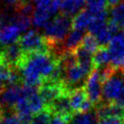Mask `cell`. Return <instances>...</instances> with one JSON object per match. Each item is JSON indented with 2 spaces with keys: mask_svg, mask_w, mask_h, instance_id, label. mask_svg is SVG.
I'll use <instances>...</instances> for the list:
<instances>
[{
  "mask_svg": "<svg viewBox=\"0 0 124 124\" xmlns=\"http://www.w3.org/2000/svg\"><path fill=\"white\" fill-rule=\"evenodd\" d=\"M111 62L110 65L116 70H124V33H118L108 45Z\"/></svg>",
  "mask_w": 124,
  "mask_h": 124,
  "instance_id": "cell-6",
  "label": "cell"
},
{
  "mask_svg": "<svg viewBox=\"0 0 124 124\" xmlns=\"http://www.w3.org/2000/svg\"><path fill=\"white\" fill-rule=\"evenodd\" d=\"M109 19L110 24H114L119 29L124 28V0L117 6L111 7L109 13Z\"/></svg>",
  "mask_w": 124,
  "mask_h": 124,
  "instance_id": "cell-17",
  "label": "cell"
},
{
  "mask_svg": "<svg viewBox=\"0 0 124 124\" xmlns=\"http://www.w3.org/2000/svg\"><path fill=\"white\" fill-rule=\"evenodd\" d=\"M99 45H99V43L97 41L96 37L94 35L89 34V35L84 36L81 46L83 47L84 49H86L87 51H89L90 53H92L93 54H94L98 51Z\"/></svg>",
  "mask_w": 124,
  "mask_h": 124,
  "instance_id": "cell-25",
  "label": "cell"
},
{
  "mask_svg": "<svg viewBox=\"0 0 124 124\" xmlns=\"http://www.w3.org/2000/svg\"><path fill=\"white\" fill-rule=\"evenodd\" d=\"M13 22L17 25V27L20 29L22 33L29 31V28L33 24L32 17L29 16H24V15L19 14L16 16H14Z\"/></svg>",
  "mask_w": 124,
  "mask_h": 124,
  "instance_id": "cell-21",
  "label": "cell"
},
{
  "mask_svg": "<svg viewBox=\"0 0 124 124\" xmlns=\"http://www.w3.org/2000/svg\"><path fill=\"white\" fill-rule=\"evenodd\" d=\"M70 119L66 117H63L62 115H58V114H53L50 124H69Z\"/></svg>",
  "mask_w": 124,
  "mask_h": 124,
  "instance_id": "cell-27",
  "label": "cell"
},
{
  "mask_svg": "<svg viewBox=\"0 0 124 124\" xmlns=\"http://www.w3.org/2000/svg\"><path fill=\"white\" fill-rule=\"evenodd\" d=\"M102 87L99 71L98 69H94L87 78L84 84L88 98L93 105L97 106L101 104V101L102 100Z\"/></svg>",
  "mask_w": 124,
  "mask_h": 124,
  "instance_id": "cell-7",
  "label": "cell"
},
{
  "mask_svg": "<svg viewBox=\"0 0 124 124\" xmlns=\"http://www.w3.org/2000/svg\"><path fill=\"white\" fill-rule=\"evenodd\" d=\"M121 73H122V75H123V77H124V70H122V71H121Z\"/></svg>",
  "mask_w": 124,
  "mask_h": 124,
  "instance_id": "cell-33",
  "label": "cell"
},
{
  "mask_svg": "<svg viewBox=\"0 0 124 124\" xmlns=\"http://www.w3.org/2000/svg\"><path fill=\"white\" fill-rule=\"evenodd\" d=\"M73 54L75 55L76 61L78 64L83 67L84 70L91 74V72L95 69L93 64V54L86 49H84L82 46H79L77 49L73 51Z\"/></svg>",
  "mask_w": 124,
  "mask_h": 124,
  "instance_id": "cell-14",
  "label": "cell"
},
{
  "mask_svg": "<svg viewBox=\"0 0 124 124\" xmlns=\"http://www.w3.org/2000/svg\"><path fill=\"white\" fill-rule=\"evenodd\" d=\"M2 118H3V115L0 116V124H2Z\"/></svg>",
  "mask_w": 124,
  "mask_h": 124,
  "instance_id": "cell-32",
  "label": "cell"
},
{
  "mask_svg": "<svg viewBox=\"0 0 124 124\" xmlns=\"http://www.w3.org/2000/svg\"><path fill=\"white\" fill-rule=\"evenodd\" d=\"M99 119L96 112H85V113L73 114L69 124H98Z\"/></svg>",
  "mask_w": 124,
  "mask_h": 124,
  "instance_id": "cell-20",
  "label": "cell"
},
{
  "mask_svg": "<svg viewBox=\"0 0 124 124\" xmlns=\"http://www.w3.org/2000/svg\"><path fill=\"white\" fill-rule=\"evenodd\" d=\"M93 15L88 10H83L81 13L75 16L72 20V28L76 30L84 32L88 30L90 24L93 21Z\"/></svg>",
  "mask_w": 124,
  "mask_h": 124,
  "instance_id": "cell-16",
  "label": "cell"
},
{
  "mask_svg": "<svg viewBox=\"0 0 124 124\" xmlns=\"http://www.w3.org/2000/svg\"><path fill=\"white\" fill-rule=\"evenodd\" d=\"M110 62H111V58H110V52L105 46L99 48L98 51L93 54V64L95 69H100L102 67L109 66Z\"/></svg>",
  "mask_w": 124,
  "mask_h": 124,
  "instance_id": "cell-19",
  "label": "cell"
},
{
  "mask_svg": "<svg viewBox=\"0 0 124 124\" xmlns=\"http://www.w3.org/2000/svg\"><path fill=\"white\" fill-rule=\"evenodd\" d=\"M59 60L48 52L24 54L16 69L24 85L39 88L51 79Z\"/></svg>",
  "mask_w": 124,
  "mask_h": 124,
  "instance_id": "cell-1",
  "label": "cell"
},
{
  "mask_svg": "<svg viewBox=\"0 0 124 124\" xmlns=\"http://www.w3.org/2000/svg\"><path fill=\"white\" fill-rule=\"evenodd\" d=\"M62 0H34L33 24L37 28H45L50 21L57 16Z\"/></svg>",
  "mask_w": 124,
  "mask_h": 124,
  "instance_id": "cell-2",
  "label": "cell"
},
{
  "mask_svg": "<svg viewBox=\"0 0 124 124\" xmlns=\"http://www.w3.org/2000/svg\"><path fill=\"white\" fill-rule=\"evenodd\" d=\"M2 124H23V122L19 120L16 114L7 112V114H3Z\"/></svg>",
  "mask_w": 124,
  "mask_h": 124,
  "instance_id": "cell-26",
  "label": "cell"
},
{
  "mask_svg": "<svg viewBox=\"0 0 124 124\" xmlns=\"http://www.w3.org/2000/svg\"><path fill=\"white\" fill-rule=\"evenodd\" d=\"M5 2L8 5H12V6H15V5L19 6L23 2V0H5Z\"/></svg>",
  "mask_w": 124,
  "mask_h": 124,
  "instance_id": "cell-29",
  "label": "cell"
},
{
  "mask_svg": "<svg viewBox=\"0 0 124 124\" xmlns=\"http://www.w3.org/2000/svg\"><path fill=\"white\" fill-rule=\"evenodd\" d=\"M72 20L71 17L64 15L55 16L44 28L45 37L47 42L60 43L65 40L67 35L72 31Z\"/></svg>",
  "mask_w": 124,
  "mask_h": 124,
  "instance_id": "cell-3",
  "label": "cell"
},
{
  "mask_svg": "<svg viewBox=\"0 0 124 124\" xmlns=\"http://www.w3.org/2000/svg\"><path fill=\"white\" fill-rule=\"evenodd\" d=\"M22 96V86L8 85L0 93V108L2 110L12 109L16 107L17 101Z\"/></svg>",
  "mask_w": 124,
  "mask_h": 124,
  "instance_id": "cell-9",
  "label": "cell"
},
{
  "mask_svg": "<svg viewBox=\"0 0 124 124\" xmlns=\"http://www.w3.org/2000/svg\"><path fill=\"white\" fill-rule=\"evenodd\" d=\"M122 30H123V33H124V28H123V29H122Z\"/></svg>",
  "mask_w": 124,
  "mask_h": 124,
  "instance_id": "cell-34",
  "label": "cell"
},
{
  "mask_svg": "<svg viewBox=\"0 0 124 124\" xmlns=\"http://www.w3.org/2000/svg\"><path fill=\"white\" fill-rule=\"evenodd\" d=\"M86 7V0H62L60 11L66 16H75Z\"/></svg>",
  "mask_w": 124,
  "mask_h": 124,
  "instance_id": "cell-13",
  "label": "cell"
},
{
  "mask_svg": "<svg viewBox=\"0 0 124 124\" xmlns=\"http://www.w3.org/2000/svg\"><path fill=\"white\" fill-rule=\"evenodd\" d=\"M107 6V0H86L87 10L92 14H97L106 10Z\"/></svg>",
  "mask_w": 124,
  "mask_h": 124,
  "instance_id": "cell-23",
  "label": "cell"
},
{
  "mask_svg": "<svg viewBox=\"0 0 124 124\" xmlns=\"http://www.w3.org/2000/svg\"><path fill=\"white\" fill-rule=\"evenodd\" d=\"M93 15V21L88 28V31H89V34L95 36L99 32H101L108 25L109 23L107 20L109 19V13L107 12V10H104L102 12Z\"/></svg>",
  "mask_w": 124,
  "mask_h": 124,
  "instance_id": "cell-15",
  "label": "cell"
},
{
  "mask_svg": "<svg viewBox=\"0 0 124 124\" xmlns=\"http://www.w3.org/2000/svg\"><path fill=\"white\" fill-rule=\"evenodd\" d=\"M114 34L112 33V31L109 27V24L106 27L103 28L101 32H99L95 37H96L97 41L99 43V45H101V47H104L110 44V40L112 39V37L114 36Z\"/></svg>",
  "mask_w": 124,
  "mask_h": 124,
  "instance_id": "cell-24",
  "label": "cell"
},
{
  "mask_svg": "<svg viewBox=\"0 0 124 124\" xmlns=\"http://www.w3.org/2000/svg\"><path fill=\"white\" fill-rule=\"evenodd\" d=\"M98 124H124V119L118 117H109L100 120Z\"/></svg>",
  "mask_w": 124,
  "mask_h": 124,
  "instance_id": "cell-28",
  "label": "cell"
},
{
  "mask_svg": "<svg viewBox=\"0 0 124 124\" xmlns=\"http://www.w3.org/2000/svg\"><path fill=\"white\" fill-rule=\"evenodd\" d=\"M108 2V6L113 7L115 6H117L118 4H120L121 2V0H107Z\"/></svg>",
  "mask_w": 124,
  "mask_h": 124,
  "instance_id": "cell-30",
  "label": "cell"
},
{
  "mask_svg": "<svg viewBox=\"0 0 124 124\" xmlns=\"http://www.w3.org/2000/svg\"><path fill=\"white\" fill-rule=\"evenodd\" d=\"M84 33L80 30L72 29V31L69 33V35H67L66 39L64 40V46L65 48L70 51L73 52L75 49H77L79 46L82 45L83 40L84 38Z\"/></svg>",
  "mask_w": 124,
  "mask_h": 124,
  "instance_id": "cell-18",
  "label": "cell"
},
{
  "mask_svg": "<svg viewBox=\"0 0 124 124\" xmlns=\"http://www.w3.org/2000/svg\"><path fill=\"white\" fill-rule=\"evenodd\" d=\"M24 52L20 47L19 44H13L6 46L2 52L0 53V61L4 64L10 68H17L18 63L23 58Z\"/></svg>",
  "mask_w": 124,
  "mask_h": 124,
  "instance_id": "cell-10",
  "label": "cell"
},
{
  "mask_svg": "<svg viewBox=\"0 0 124 124\" xmlns=\"http://www.w3.org/2000/svg\"><path fill=\"white\" fill-rule=\"evenodd\" d=\"M69 97L71 106L74 114L90 112L93 109V104L89 100L84 86L72 90Z\"/></svg>",
  "mask_w": 124,
  "mask_h": 124,
  "instance_id": "cell-8",
  "label": "cell"
},
{
  "mask_svg": "<svg viewBox=\"0 0 124 124\" xmlns=\"http://www.w3.org/2000/svg\"><path fill=\"white\" fill-rule=\"evenodd\" d=\"M124 89V77L122 73L114 72L103 83L102 100L106 103H112L118 100Z\"/></svg>",
  "mask_w": 124,
  "mask_h": 124,
  "instance_id": "cell-5",
  "label": "cell"
},
{
  "mask_svg": "<svg viewBox=\"0 0 124 124\" xmlns=\"http://www.w3.org/2000/svg\"><path fill=\"white\" fill-rule=\"evenodd\" d=\"M4 114V110H2V109H1V108H0V116H2V115H3Z\"/></svg>",
  "mask_w": 124,
  "mask_h": 124,
  "instance_id": "cell-31",
  "label": "cell"
},
{
  "mask_svg": "<svg viewBox=\"0 0 124 124\" xmlns=\"http://www.w3.org/2000/svg\"><path fill=\"white\" fill-rule=\"evenodd\" d=\"M48 108L51 110L53 114L62 115L70 120L72 119V117L74 114L72 106H71L69 94H64V95L57 98L49 105Z\"/></svg>",
  "mask_w": 124,
  "mask_h": 124,
  "instance_id": "cell-12",
  "label": "cell"
},
{
  "mask_svg": "<svg viewBox=\"0 0 124 124\" xmlns=\"http://www.w3.org/2000/svg\"><path fill=\"white\" fill-rule=\"evenodd\" d=\"M22 32L17 27V25L12 21L11 23L5 24L0 27V45L8 46L16 44L19 41Z\"/></svg>",
  "mask_w": 124,
  "mask_h": 124,
  "instance_id": "cell-11",
  "label": "cell"
},
{
  "mask_svg": "<svg viewBox=\"0 0 124 124\" xmlns=\"http://www.w3.org/2000/svg\"><path fill=\"white\" fill-rule=\"evenodd\" d=\"M47 40L35 30H29L21 35L19 45L24 54L47 52Z\"/></svg>",
  "mask_w": 124,
  "mask_h": 124,
  "instance_id": "cell-4",
  "label": "cell"
},
{
  "mask_svg": "<svg viewBox=\"0 0 124 124\" xmlns=\"http://www.w3.org/2000/svg\"><path fill=\"white\" fill-rule=\"evenodd\" d=\"M52 111L48 107H45V110L36 113L33 117L30 124H50V121L52 118Z\"/></svg>",
  "mask_w": 124,
  "mask_h": 124,
  "instance_id": "cell-22",
  "label": "cell"
}]
</instances>
